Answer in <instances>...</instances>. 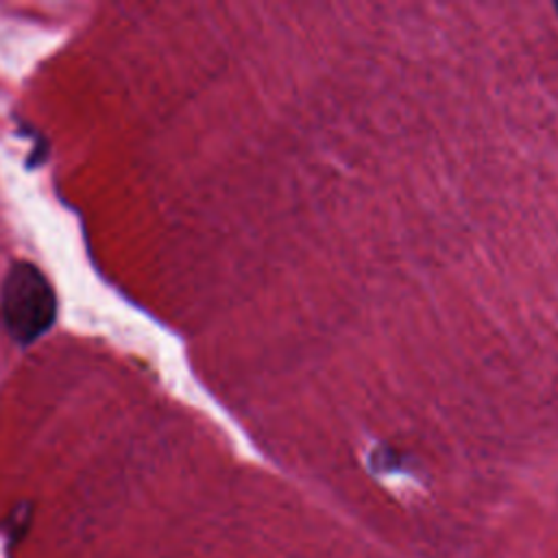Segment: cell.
Returning <instances> with one entry per match:
<instances>
[{
    "label": "cell",
    "instance_id": "7a4b0ae2",
    "mask_svg": "<svg viewBox=\"0 0 558 558\" xmlns=\"http://www.w3.org/2000/svg\"><path fill=\"white\" fill-rule=\"evenodd\" d=\"M554 9H556V11H558V0H556V2H554Z\"/></svg>",
    "mask_w": 558,
    "mask_h": 558
},
{
    "label": "cell",
    "instance_id": "6da1fadb",
    "mask_svg": "<svg viewBox=\"0 0 558 558\" xmlns=\"http://www.w3.org/2000/svg\"><path fill=\"white\" fill-rule=\"evenodd\" d=\"M7 316L17 333H37L52 312V301L46 283L28 268H15L7 283Z\"/></svg>",
    "mask_w": 558,
    "mask_h": 558
}]
</instances>
